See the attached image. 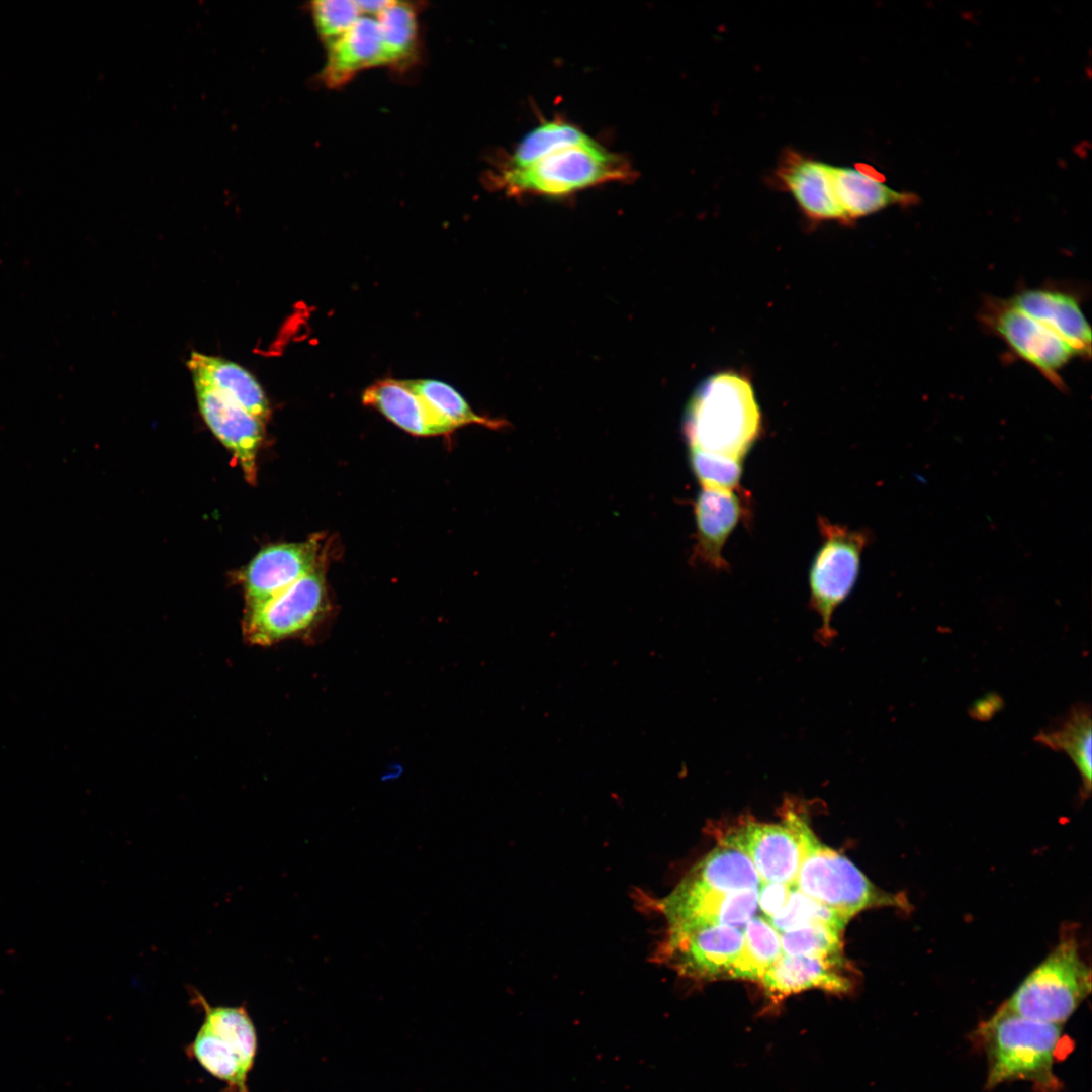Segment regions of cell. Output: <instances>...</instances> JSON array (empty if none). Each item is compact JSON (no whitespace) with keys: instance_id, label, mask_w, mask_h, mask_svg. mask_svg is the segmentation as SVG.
<instances>
[{"instance_id":"cell-28","label":"cell","mask_w":1092,"mask_h":1092,"mask_svg":"<svg viewBox=\"0 0 1092 1092\" xmlns=\"http://www.w3.org/2000/svg\"><path fill=\"white\" fill-rule=\"evenodd\" d=\"M592 140L585 132L565 120L554 119L541 123L528 132L514 149L503 168H523L560 149Z\"/></svg>"},{"instance_id":"cell-15","label":"cell","mask_w":1092,"mask_h":1092,"mask_svg":"<svg viewBox=\"0 0 1092 1092\" xmlns=\"http://www.w3.org/2000/svg\"><path fill=\"white\" fill-rule=\"evenodd\" d=\"M843 956L833 958L785 956L764 973L760 982L767 993L785 997L809 989L846 993L851 988Z\"/></svg>"},{"instance_id":"cell-32","label":"cell","mask_w":1092,"mask_h":1092,"mask_svg":"<svg viewBox=\"0 0 1092 1092\" xmlns=\"http://www.w3.org/2000/svg\"><path fill=\"white\" fill-rule=\"evenodd\" d=\"M315 31L326 49L337 41L362 16L355 1L320 0L309 5Z\"/></svg>"},{"instance_id":"cell-5","label":"cell","mask_w":1092,"mask_h":1092,"mask_svg":"<svg viewBox=\"0 0 1092 1092\" xmlns=\"http://www.w3.org/2000/svg\"><path fill=\"white\" fill-rule=\"evenodd\" d=\"M805 849L795 885L813 900L849 919L873 907L910 908L905 896L876 887L849 859L819 842L812 830Z\"/></svg>"},{"instance_id":"cell-10","label":"cell","mask_w":1092,"mask_h":1092,"mask_svg":"<svg viewBox=\"0 0 1092 1092\" xmlns=\"http://www.w3.org/2000/svg\"><path fill=\"white\" fill-rule=\"evenodd\" d=\"M990 328L1021 359L1054 385L1062 387V369L1078 357L1075 349L1052 327L1011 305L995 300L984 314Z\"/></svg>"},{"instance_id":"cell-34","label":"cell","mask_w":1092,"mask_h":1092,"mask_svg":"<svg viewBox=\"0 0 1092 1092\" xmlns=\"http://www.w3.org/2000/svg\"><path fill=\"white\" fill-rule=\"evenodd\" d=\"M791 886L783 883L763 882L757 890V906L763 914L762 917L769 919L778 914L786 905Z\"/></svg>"},{"instance_id":"cell-14","label":"cell","mask_w":1092,"mask_h":1092,"mask_svg":"<svg viewBox=\"0 0 1092 1092\" xmlns=\"http://www.w3.org/2000/svg\"><path fill=\"white\" fill-rule=\"evenodd\" d=\"M778 177L808 218L846 223L834 192L832 165L790 153L780 164Z\"/></svg>"},{"instance_id":"cell-29","label":"cell","mask_w":1092,"mask_h":1092,"mask_svg":"<svg viewBox=\"0 0 1092 1092\" xmlns=\"http://www.w3.org/2000/svg\"><path fill=\"white\" fill-rule=\"evenodd\" d=\"M381 37L382 66L401 65L414 55L418 42L416 9L392 1L376 17Z\"/></svg>"},{"instance_id":"cell-11","label":"cell","mask_w":1092,"mask_h":1092,"mask_svg":"<svg viewBox=\"0 0 1092 1092\" xmlns=\"http://www.w3.org/2000/svg\"><path fill=\"white\" fill-rule=\"evenodd\" d=\"M327 559L328 545L323 535L261 550L243 573L246 612L261 607L305 574L326 565Z\"/></svg>"},{"instance_id":"cell-23","label":"cell","mask_w":1092,"mask_h":1092,"mask_svg":"<svg viewBox=\"0 0 1092 1092\" xmlns=\"http://www.w3.org/2000/svg\"><path fill=\"white\" fill-rule=\"evenodd\" d=\"M404 381L419 396L431 418L444 431L445 435L459 427L471 424L482 425L490 429H500L507 426V423L503 420L477 415L463 396L445 382L435 379Z\"/></svg>"},{"instance_id":"cell-21","label":"cell","mask_w":1092,"mask_h":1092,"mask_svg":"<svg viewBox=\"0 0 1092 1092\" xmlns=\"http://www.w3.org/2000/svg\"><path fill=\"white\" fill-rule=\"evenodd\" d=\"M362 400L365 405L376 408L397 427L412 435H445L404 380L377 381L364 391Z\"/></svg>"},{"instance_id":"cell-33","label":"cell","mask_w":1092,"mask_h":1092,"mask_svg":"<svg viewBox=\"0 0 1092 1092\" xmlns=\"http://www.w3.org/2000/svg\"><path fill=\"white\" fill-rule=\"evenodd\" d=\"M689 459L702 488L734 491L742 475L743 461L689 449Z\"/></svg>"},{"instance_id":"cell-7","label":"cell","mask_w":1092,"mask_h":1092,"mask_svg":"<svg viewBox=\"0 0 1092 1092\" xmlns=\"http://www.w3.org/2000/svg\"><path fill=\"white\" fill-rule=\"evenodd\" d=\"M326 565L305 574L261 607L245 613L243 633L255 645L297 636L320 622L329 608Z\"/></svg>"},{"instance_id":"cell-13","label":"cell","mask_w":1092,"mask_h":1092,"mask_svg":"<svg viewBox=\"0 0 1092 1092\" xmlns=\"http://www.w3.org/2000/svg\"><path fill=\"white\" fill-rule=\"evenodd\" d=\"M200 413L213 434L239 462L245 478L254 483L263 422L245 408L204 385L194 383Z\"/></svg>"},{"instance_id":"cell-16","label":"cell","mask_w":1092,"mask_h":1092,"mask_svg":"<svg viewBox=\"0 0 1092 1092\" xmlns=\"http://www.w3.org/2000/svg\"><path fill=\"white\" fill-rule=\"evenodd\" d=\"M1011 305L1052 327L1075 349L1078 357L1091 355V328L1072 294L1049 288L1019 291L1006 299Z\"/></svg>"},{"instance_id":"cell-26","label":"cell","mask_w":1092,"mask_h":1092,"mask_svg":"<svg viewBox=\"0 0 1092 1092\" xmlns=\"http://www.w3.org/2000/svg\"><path fill=\"white\" fill-rule=\"evenodd\" d=\"M743 946L728 978L761 980L764 973L782 957L780 932L762 916H754L743 928Z\"/></svg>"},{"instance_id":"cell-30","label":"cell","mask_w":1092,"mask_h":1092,"mask_svg":"<svg viewBox=\"0 0 1092 1092\" xmlns=\"http://www.w3.org/2000/svg\"><path fill=\"white\" fill-rule=\"evenodd\" d=\"M766 920L782 933L812 924H825L843 931L850 919L808 897L793 884L784 908Z\"/></svg>"},{"instance_id":"cell-35","label":"cell","mask_w":1092,"mask_h":1092,"mask_svg":"<svg viewBox=\"0 0 1092 1092\" xmlns=\"http://www.w3.org/2000/svg\"><path fill=\"white\" fill-rule=\"evenodd\" d=\"M361 14L364 16H377L382 10H384L392 1L373 0V1H355Z\"/></svg>"},{"instance_id":"cell-17","label":"cell","mask_w":1092,"mask_h":1092,"mask_svg":"<svg viewBox=\"0 0 1092 1092\" xmlns=\"http://www.w3.org/2000/svg\"><path fill=\"white\" fill-rule=\"evenodd\" d=\"M742 511L734 491L702 488L695 503L697 542L694 557L712 568H727L723 546Z\"/></svg>"},{"instance_id":"cell-24","label":"cell","mask_w":1092,"mask_h":1092,"mask_svg":"<svg viewBox=\"0 0 1092 1092\" xmlns=\"http://www.w3.org/2000/svg\"><path fill=\"white\" fill-rule=\"evenodd\" d=\"M186 1054L197 1061L211 1076L225 1084L222 1092H250L248 1076L253 1068L233 1043L213 1033L203 1024L194 1039L187 1045Z\"/></svg>"},{"instance_id":"cell-27","label":"cell","mask_w":1092,"mask_h":1092,"mask_svg":"<svg viewBox=\"0 0 1092 1092\" xmlns=\"http://www.w3.org/2000/svg\"><path fill=\"white\" fill-rule=\"evenodd\" d=\"M1091 736L1090 709L1084 705L1075 707L1059 727L1037 736V740L1044 745L1069 755L1079 770L1087 794L1091 788Z\"/></svg>"},{"instance_id":"cell-20","label":"cell","mask_w":1092,"mask_h":1092,"mask_svg":"<svg viewBox=\"0 0 1092 1092\" xmlns=\"http://www.w3.org/2000/svg\"><path fill=\"white\" fill-rule=\"evenodd\" d=\"M832 179L846 223L892 205L914 201L912 194L899 192L857 168L832 166Z\"/></svg>"},{"instance_id":"cell-4","label":"cell","mask_w":1092,"mask_h":1092,"mask_svg":"<svg viewBox=\"0 0 1092 1092\" xmlns=\"http://www.w3.org/2000/svg\"><path fill=\"white\" fill-rule=\"evenodd\" d=\"M1090 992V968L1076 939L1066 936L1003 1006L1029 1019L1063 1025Z\"/></svg>"},{"instance_id":"cell-2","label":"cell","mask_w":1092,"mask_h":1092,"mask_svg":"<svg viewBox=\"0 0 1092 1092\" xmlns=\"http://www.w3.org/2000/svg\"><path fill=\"white\" fill-rule=\"evenodd\" d=\"M987 1057V1088L1029 1081L1043 1092H1056L1054 1062L1062 1025L1020 1016L1003 1005L977 1030Z\"/></svg>"},{"instance_id":"cell-22","label":"cell","mask_w":1092,"mask_h":1092,"mask_svg":"<svg viewBox=\"0 0 1092 1092\" xmlns=\"http://www.w3.org/2000/svg\"><path fill=\"white\" fill-rule=\"evenodd\" d=\"M686 878L712 890H758L762 881L750 858L740 849L720 842Z\"/></svg>"},{"instance_id":"cell-31","label":"cell","mask_w":1092,"mask_h":1092,"mask_svg":"<svg viewBox=\"0 0 1092 1092\" xmlns=\"http://www.w3.org/2000/svg\"><path fill=\"white\" fill-rule=\"evenodd\" d=\"M841 933L825 924H812L780 933L785 956L841 957Z\"/></svg>"},{"instance_id":"cell-3","label":"cell","mask_w":1092,"mask_h":1092,"mask_svg":"<svg viewBox=\"0 0 1092 1092\" xmlns=\"http://www.w3.org/2000/svg\"><path fill=\"white\" fill-rule=\"evenodd\" d=\"M634 170L621 155L586 143L555 151L523 168H502L498 186L510 194L561 196L607 182L630 180Z\"/></svg>"},{"instance_id":"cell-12","label":"cell","mask_w":1092,"mask_h":1092,"mask_svg":"<svg viewBox=\"0 0 1092 1092\" xmlns=\"http://www.w3.org/2000/svg\"><path fill=\"white\" fill-rule=\"evenodd\" d=\"M655 906L668 925L711 923L743 929L758 909L757 890L721 892L685 877Z\"/></svg>"},{"instance_id":"cell-19","label":"cell","mask_w":1092,"mask_h":1092,"mask_svg":"<svg viewBox=\"0 0 1092 1092\" xmlns=\"http://www.w3.org/2000/svg\"><path fill=\"white\" fill-rule=\"evenodd\" d=\"M382 66L380 30L376 18L362 15L337 41L327 48L321 73L329 87L347 83L362 70Z\"/></svg>"},{"instance_id":"cell-8","label":"cell","mask_w":1092,"mask_h":1092,"mask_svg":"<svg viewBox=\"0 0 1092 1092\" xmlns=\"http://www.w3.org/2000/svg\"><path fill=\"white\" fill-rule=\"evenodd\" d=\"M743 929L711 923L668 925L656 958L693 979L728 977L743 946Z\"/></svg>"},{"instance_id":"cell-9","label":"cell","mask_w":1092,"mask_h":1092,"mask_svg":"<svg viewBox=\"0 0 1092 1092\" xmlns=\"http://www.w3.org/2000/svg\"><path fill=\"white\" fill-rule=\"evenodd\" d=\"M785 809L782 824L749 821L733 827L721 840L750 858L762 883L795 884L806 852L807 818L791 807Z\"/></svg>"},{"instance_id":"cell-1","label":"cell","mask_w":1092,"mask_h":1092,"mask_svg":"<svg viewBox=\"0 0 1092 1092\" xmlns=\"http://www.w3.org/2000/svg\"><path fill=\"white\" fill-rule=\"evenodd\" d=\"M761 413L750 378L724 370L695 389L684 418L689 449L743 461L761 431Z\"/></svg>"},{"instance_id":"cell-18","label":"cell","mask_w":1092,"mask_h":1092,"mask_svg":"<svg viewBox=\"0 0 1092 1092\" xmlns=\"http://www.w3.org/2000/svg\"><path fill=\"white\" fill-rule=\"evenodd\" d=\"M187 366L194 383L211 388L262 422L269 417V403L261 385L239 364L193 351Z\"/></svg>"},{"instance_id":"cell-25","label":"cell","mask_w":1092,"mask_h":1092,"mask_svg":"<svg viewBox=\"0 0 1092 1092\" xmlns=\"http://www.w3.org/2000/svg\"><path fill=\"white\" fill-rule=\"evenodd\" d=\"M191 1003L204 1012L203 1025L224 1040L233 1043L245 1061L254 1067L258 1053L256 1026L245 1004L212 1006L195 988H189Z\"/></svg>"},{"instance_id":"cell-6","label":"cell","mask_w":1092,"mask_h":1092,"mask_svg":"<svg viewBox=\"0 0 1092 1092\" xmlns=\"http://www.w3.org/2000/svg\"><path fill=\"white\" fill-rule=\"evenodd\" d=\"M818 524L822 543L809 573L810 603L821 617L819 639L825 644L834 637L833 612L856 581L861 553L870 538L864 530H850L825 518H819Z\"/></svg>"}]
</instances>
